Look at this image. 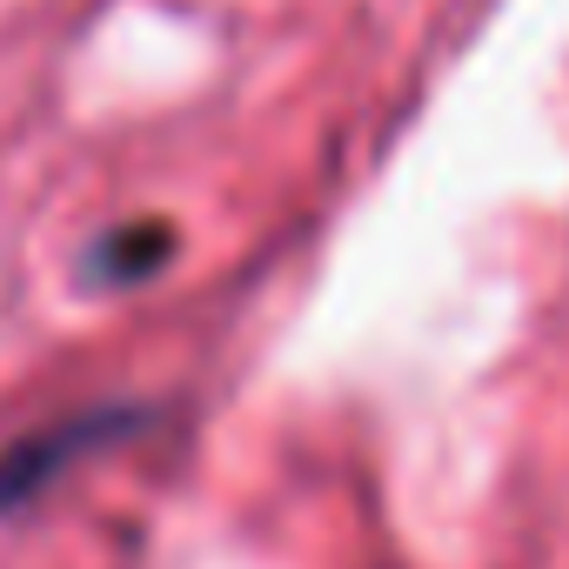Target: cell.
<instances>
[{"label":"cell","instance_id":"6da1fadb","mask_svg":"<svg viewBox=\"0 0 569 569\" xmlns=\"http://www.w3.org/2000/svg\"><path fill=\"white\" fill-rule=\"evenodd\" d=\"M81 442H94V422H74V429H54V436H41V442H28V449H14V456H0V502H14V496H28L48 469H61Z\"/></svg>","mask_w":569,"mask_h":569}]
</instances>
